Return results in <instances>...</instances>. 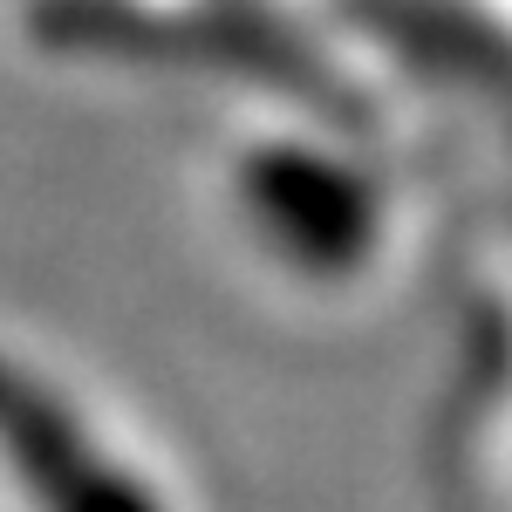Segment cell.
I'll list each match as a JSON object with an SVG mask.
<instances>
[{
  "label": "cell",
  "instance_id": "obj_1",
  "mask_svg": "<svg viewBox=\"0 0 512 512\" xmlns=\"http://www.w3.org/2000/svg\"><path fill=\"white\" fill-rule=\"evenodd\" d=\"M246 198L274 226V239L308 267H349L376 233V205L349 171L308 151H267L246 164Z\"/></svg>",
  "mask_w": 512,
  "mask_h": 512
},
{
  "label": "cell",
  "instance_id": "obj_2",
  "mask_svg": "<svg viewBox=\"0 0 512 512\" xmlns=\"http://www.w3.org/2000/svg\"><path fill=\"white\" fill-rule=\"evenodd\" d=\"M55 512H158V506H151V499H144V492H137L130 478L96 472V478H89V485L76 492V499H62Z\"/></svg>",
  "mask_w": 512,
  "mask_h": 512
}]
</instances>
